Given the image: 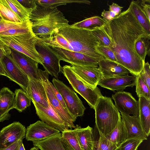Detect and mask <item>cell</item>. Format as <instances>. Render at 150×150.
Returning a JSON list of instances; mask_svg holds the SVG:
<instances>
[{
    "mask_svg": "<svg viewBox=\"0 0 150 150\" xmlns=\"http://www.w3.org/2000/svg\"><path fill=\"white\" fill-rule=\"evenodd\" d=\"M61 71L74 90L84 99L91 108L94 109L98 100L103 96L100 89L97 87L93 90L86 86L72 70L71 66H64Z\"/></svg>",
    "mask_w": 150,
    "mask_h": 150,
    "instance_id": "6",
    "label": "cell"
},
{
    "mask_svg": "<svg viewBox=\"0 0 150 150\" xmlns=\"http://www.w3.org/2000/svg\"><path fill=\"white\" fill-rule=\"evenodd\" d=\"M3 52L0 49V60L1 61L5 56Z\"/></svg>",
    "mask_w": 150,
    "mask_h": 150,
    "instance_id": "53",
    "label": "cell"
},
{
    "mask_svg": "<svg viewBox=\"0 0 150 150\" xmlns=\"http://www.w3.org/2000/svg\"><path fill=\"white\" fill-rule=\"evenodd\" d=\"M73 130L82 150H94V141L92 127L88 126L82 128L76 125Z\"/></svg>",
    "mask_w": 150,
    "mask_h": 150,
    "instance_id": "23",
    "label": "cell"
},
{
    "mask_svg": "<svg viewBox=\"0 0 150 150\" xmlns=\"http://www.w3.org/2000/svg\"><path fill=\"white\" fill-rule=\"evenodd\" d=\"M135 86L136 92L138 97H143L150 100V90L139 75L137 76Z\"/></svg>",
    "mask_w": 150,
    "mask_h": 150,
    "instance_id": "37",
    "label": "cell"
},
{
    "mask_svg": "<svg viewBox=\"0 0 150 150\" xmlns=\"http://www.w3.org/2000/svg\"><path fill=\"white\" fill-rule=\"evenodd\" d=\"M138 117L142 130L148 137L150 133V100L143 97L139 98Z\"/></svg>",
    "mask_w": 150,
    "mask_h": 150,
    "instance_id": "24",
    "label": "cell"
},
{
    "mask_svg": "<svg viewBox=\"0 0 150 150\" xmlns=\"http://www.w3.org/2000/svg\"><path fill=\"white\" fill-rule=\"evenodd\" d=\"M0 16L2 19L6 21L15 23L23 22L12 11L5 0H0Z\"/></svg>",
    "mask_w": 150,
    "mask_h": 150,
    "instance_id": "31",
    "label": "cell"
},
{
    "mask_svg": "<svg viewBox=\"0 0 150 150\" xmlns=\"http://www.w3.org/2000/svg\"><path fill=\"white\" fill-rule=\"evenodd\" d=\"M150 90V66L148 62L145 63L139 75Z\"/></svg>",
    "mask_w": 150,
    "mask_h": 150,
    "instance_id": "42",
    "label": "cell"
},
{
    "mask_svg": "<svg viewBox=\"0 0 150 150\" xmlns=\"http://www.w3.org/2000/svg\"><path fill=\"white\" fill-rule=\"evenodd\" d=\"M15 95L7 87H4L0 90V114L5 115L14 108Z\"/></svg>",
    "mask_w": 150,
    "mask_h": 150,
    "instance_id": "25",
    "label": "cell"
},
{
    "mask_svg": "<svg viewBox=\"0 0 150 150\" xmlns=\"http://www.w3.org/2000/svg\"><path fill=\"white\" fill-rule=\"evenodd\" d=\"M112 97L115 102V106L121 113L126 115L138 116L139 102L128 92L122 91L116 92Z\"/></svg>",
    "mask_w": 150,
    "mask_h": 150,
    "instance_id": "12",
    "label": "cell"
},
{
    "mask_svg": "<svg viewBox=\"0 0 150 150\" xmlns=\"http://www.w3.org/2000/svg\"><path fill=\"white\" fill-rule=\"evenodd\" d=\"M26 129L18 122H15L3 127L0 131V150L16 141L25 137Z\"/></svg>",
    "mask_w": 150,
    "mask_h": 150,
    "instance_id": "13",
    "label": "cell"
},
{
    "mask_svg": "<svg viewBox=\"0 0 150 150\" xmlns=\"http://www.w3.org/2000/svg\"><path fill=\"white\" fill-rule=\"evenodd\" d=\"M14 93L15 96L14 108L21 112L30 105L31 100L22 89H16Z\"/></svg>",
    "mask_w": 150,
    "mask_h": 150,
    "instance_id": "28",
    "label": "cell"
},
{
    "mask_svg": "<svg viewBox=\"0 0 150 150\" xmlns=\"http://www.w3.org/2000/svg\"><path fill=\"white\" fill-rule=\"evenodd\" d=\"M142 9L148 20L150 21V1L149 0H139Z\"/></svg>",
    "mask_w": 150,
    "mask_h": 150,
    "instance_id": "43",
    "label": "cell"
},
{
    "mask_svg": "<svg viewBox=\"0 0 150 150\" xmlns=\"http://www.w3.org/2000/svg\"><path fill=\"white\" fill-rule=\"evenodd\" d=\"M11 117V114L9 113L5 115H2L0 114V122L8 120Z\"/></svg>",
    "mask_w": 150,
    "mask_h": 150,
    "instance_id": "51",
    "label": "cell"
},
{
    "mask_svg": "<svg viewBox=\"0 0 150 150\" xmlns=\"http://www.w3.org/2000/svg\"><path fill=\"white\" fill-rule=\"evenodd\" d=\"M101 16L103 19L108 23L116 16L115 13L110 11H106L104 10L101 13Z\"/></svg>",
    "mask_w": 150,
    "mask_h": 150,
    "instance_id": "45",
    "label": "cell"
},
{
    "mask_svg": "<svg viewBox=\"0 0 150 150\" xmlns=\"http://www.w3.org/2000/svg\"><path fill=\"white\" fill-rule=\"evenodd\" d=\"M37 5L45 8H57L68 4L75 3L90 4L91 2L87 0H35Z\"/></svg>",
    "mask_w": 150,
    "mask_h": 150,
    "instance_id": "30",
    "label": "cell"
},
{
    "mask_svg": "<svg viewBox=\"0 0 150 150\" xmlns=\"http://www.w3.org/2000/svg\"><path fill=\"white\" fill-rule=\"evenodd\" d=\"M99 135L98 141H94V150H120L119 148L105 137L101 134Z\"/></svg>",
    "mask_w": 150,
    "mask_h": 150,
    "instance_id": "36",
    "label": "cell"
},
{
    "mask_svg": "<svg viewBox=\"0 0 150 150\" xmlns=\"http://www.w3.org/2000/svg\"><path fill=\"white\" fill-rule=\"evenodd\" d=\"M49 83L57 98L59 102L64 108L66 110H67L66 106L61 95L57 91V89L54 86V85L49 81Z\"/></svg>",
    "mask_w": 150,
    "mask_h": 150,
    "instance_id": "46",
    "label": "cell"
},
{
    "mask_svg": "<svg viewBox=\"0 0 150 150\" xmlns=\"http://www.w3.org/2000/svg\"><path fill=\"white\" fill-rule=\"evenodd\" d=\"M106 23H107L101 17L95 16L86 18L71 25L76 27L92 28L96 27H102Z\"/></svg>",
    "mask_w": 150,
    "mask_h": 150,
    "instance_id": "33",
    "label": "cell"
},
{
    "mask_svg": "<svg viewBox=\"0 0 150 150\" xmlns=\"http://www.w3.org/2000/svg\"><path fill=\"white\" fill-rule=\"evenodd\" d=\"M2 19V18L1 17V16H0V21H1V20Z\"/></svg>",
    "mask_w": 150,
    "mask_h": 150,
    "instance_id": "55",
    "label": "cell"
},
{
    "mask_svg": "<svg viewBox=\"0 0 150 150\" xmlns=\"http://www.w3.org/2000/svg\"><path fill=\"white\" fill-rule=\"evenodd\" d=\"M123 8V7L120 6L117 4L112 3L111 5L109 6V11L114 12L117 16L121 13Z\"/></svg>",
    "mask_w": 150,
    "mask_h": 150,
    "instance_id": "47",
    "label": "cell"
},
{
    "mask_svg": "<svg viewBox=\"0 0 150 150\" xmlns=\"http://www.w3.org/2000/svg\"><path fill=\"white\" fill-rule=\"evenodd\" d=\"M21 5L29 9H35L38 5L36 3L35 0H17Z\"/></svg>",
    "mask_w": 150,
    "mask_h": 150,
    "instance_id": "44",
    "label": "cell"
},
{
    "mask_svg": "<svg viewBox=\"0 0 150 150\" xmlns=\"http://www.w3.org/2000/svg\"><path fill=\"white\" fill-rule=\"evenodd\" d=\"M10 49L12 59L29 78L40 80L39 63L26 55Z\"/></svg>",
    "mask_w": 150,
    "mask_h": 150,
    "instance_id": "14",
    "label": "cell"
},
{
    "mask_svg": "<svg viewBox=\"0 0 150 150\" xmlns=\"http://www.w3.org/2000/svg\"><path fill=\"white\" fill-rule=\"evenodd\" d=\"M9 6L22 22L28 19L33 10L24 7L17 0H5Z\"/></svg>",
    "mask_w": 150,
    "mask_h": 150,
    "instance_id": "29",
    "label": "cell"
},
{
    "mask_svg": "<svg viewBox=\"0 0 150 150\" xmlns=\"http://www.w3.org/2000/svg\"><path fill=\"white\" fill-rule=\"evenodd\" d=\"M32 102L35 106L36 114L42 121L62 132L69 129L50 104L48 107L45 108L36 102Z\"/></svg>",
    "mask_w": 150,
    "mask_h": 150,
    "instance_id": "16",
    "label": "cell"
},
{
    "mask_svg": "<svg viewBox=\"0 0 150 150\" xmlns=\"http://www.w3.org/2000/svg\"><path fill=\"white\" fill-rule=\"evenodd\" d=\"M0 49L4 52L5 55L10 54L11 50L10 48L7 46L0 39Z\"/></svg>",
    "mask_w": 150,
    "mask_h": 150,
    "instance_id": "48",
    "label": "cell"
},
{
    "mask_svg": "<svg viewBox=\"0 0 150 150\" xmlns=\"http://www.w3.org/2000/svg\"><path fill=\"white\" fill-rule=\"evenodd\" d=\"M0 75L4 76L8 78L6 71L2 64L1 61L0 60Z\"/></svg>",
    "mask_w": 150,
    "mask_h": 150,
    "instance_id": "50",
    "label": "cell"
},
{
    "mask_svg": "<svg viewBox=\"0 0 150 150\" xmlns=\"http://www.w3.org/2000/svg\"><path fill=\"white\" fill-rule=\"evenodd\" d=\"M28 20L23 23H18L6 21L2 19L0 21V33L11 29L21 27L25 25Z\"/></svg>",
    "mask_w": 150,
    "mask_h": 150,
    "instance_id": "41",
    "label": "cell"
},
{
    "mask_svg": "<svg viewBox=\"0 0 150 150\" xmlns=\"http://www.w3.org/2000/svg\"><path fill=\"white\" fill-rule=\"evenodd\" d=\"M61 60L69 63L92 65L98 66L100 59L90 57L82 53L58 47H51Z\"/></svg>",
    "mask_w": 150,
    "mask_h": 150,
    "instance_id": "18",
    "label": "cell"
},
{
    "mask_svg": "<svg viewBox=\"0 0 150 150\" xmlns=\"http://www.w3.org/2000/svg\"><path fill=\"white\" fill-rule=\"evenodd\" d=\"M41 39L51 47H59L100 59L102 56L96 49L100 41L92 33L91 28L76 27L69 24L50 38Z\"/></svg>",
    "mask_w": 150,
    "mask_h": 150,
    "instance_id": "2",
    "label": "cell"
},
{
    "mask_svg": "<svg viewBox=\"0 0 150 150\" xmlns=\"http://www.w3.org/2000/svg\"><path fill=\"white\" fill-rule=\"evenodd\" d=\"M1 62L9 79L19 85L28 95L29 80L28 76L17 64L10 54L5 55Z\"/></svg>",
    "mask_w": 150,
    "mask_h": 150,
    "instance_id": "10",
    "label": "cell"
},
{
    "mask_svg": "<svg viewBox=\"0 0 150 150\" xmlns=\"http://www.w3.org/2000/svg\"><path fill=\"white\" fill-rule=\"evenodd\" d=\"M136 76L129 75L118 76L115 77L103 78L99 82L98 85L110 90L123 91L127 87H133L136 84Z\"/></svg>",
    "mask_w": 150,
    "mask_h": 150,
    "instance_id": "17",
    "label": "cell"
},
{
    "mask_svg": "<svg viewBox=\"0 0 150 150\" xmlns=\"http://www.w3.org/2000/svg\"><path fill=\"white\" fill-rule=\"evenodd\" d=\"M30 150H39V149L36 148L34 147L33 148H31Z\"/></svg>",
    "mask_w": 150,
    "mask_h": 150,
    "instance_id": "54",
    "label": "cell"
},
{
    "mask_svg": "<svg viewBox=\"0 0 150 150\" xmlns=\"http://www.w3.org/2000/svg\"><path fill=\"white\" fill-rule=\"evenodd\" d=\"M29 20L34 33L43 39L50 38L69 25V21L57 8H45L38 5L33 10Z\"/></svg>",
    "mask_w": 150,
    "mask_h": 150,
    "instance_id": "3",
    "label": "cell"
},
{
    "mask_svg": "<svg viewBox=\"0 0 150 150\" xmlns=\"http://www.w3.org/2000/svg\"><path fill=\"white\" fill-rule=\"evenodd\" d=\"M109 38V47L114 53L117 63L137 76L145 63L137 54L136 42L148 34L139 23L129 6L102 27Z\"/></svg>",
    "mask_w": 150,
    "mask_h": 150,
    "instance_id": "1",
    "label": "cell"
},
{
    "mask_svg": "<svg viewBox=\"0 0 150 150\" xmlns=\"http://www.w3.org/2000/svg\"><path fill=\"white\" fill-rule=\"evenodd\" d=\"M29 80L28 96L32 101L38 103L44 108L48 107L49 103L46 91L41 80H34L29 79Z\"/></svg>",
    "mask_w": 150,
    "mask_h": 150,
    "instance_id": "21",
    "label": "cell"
},
{
    "mask_svg": "<svg viewBox=\"0 0 150 150\" xmlns=\"http://www.w3.org/2000/svg\"><path fill=\"white\" fill-rule=\"evenodd\" d=\"M16 150H25L23 143V142L19 144Z\"/></svg>",
    "mask_w": 150,
    "mask_h": 150,
    "instance_id": "52",
    "label": "cell"
},
{
    "mask_svg": "<svg viewBox=\"0 0 150 150\" xmlns=\"http://www.w3.org/2000/svg\"><path fill=\"white\" fill-rule=\"evenodd\" d=\"M60 131L42 121L38 120L28 126L25 137L27 141H39L56 135Z\"/></svg>",
    "mask_w": 150,
    "mask_h": 150,
    "instance_id": "15",
    "label": "cell"
},
{
    "mask_svg": "<svg viewBox=\"0 0 150 150\" xmlns=\"http://www.w3.org/2000/svg\"><path fill=\"white\" fill-rule=\"evenodd\" d=\"M39 39L33 31L13 36H0V39L10 48L26 55L42 65V58L36 48Z\"/></svg>",
    "mask_w": 150,
    "mask_h": 150,
    "instance_id": "5",
    "label": "cell"
},
{
    "mask_svg": "<svg viewBox=\"0 0 150 150\" xmlns=\"http://www.w3.org/2000/svg\"><path fill=\"white\" fill-rule=\"evenodd\" d=\"M121 117L127 133V140L139 139L143 140L147 139L144 133L138 116H130L121 113Z\"/></svg>",
    "mask_w": 150,
    "mask_h": 150,
    "instance_id": "19",
    "label": "cell"
},
{
    "mask_svg": "<svg viewBox=\"0 0 150 150\" xmlns=\"http://www.w3.org/2000/svg\"><path fill=\"white\" fill-rule=\"evenodd\" d=\"M33 143L34 147L40 150H69L64 142L60 132Z\"/></svg>",
    "mask_w": 150,
    "mask_h": 150,
    "instance_id": "22",
    "label": "cell"
},
{
    "mask_svg": "<svg viewBox=\"0 0 150 150\" xmlns=\"http://www.w3.org/2000/svg\"><path fill=\"white\" fill-rule=\"evenodd\" d=\"M129 6L139 23L148 34L150 35V21L143 12L139 0L132 1Z\"/></svg>",
    "mask_w": 150,
    "mask_h": 150,
    "instance_id": "27",
    "label": "cell"
},
{
    "mask_svg": "<svg viewBox=\"0 0 150 150\" xmlns=\"http://www.w3.org/2000/svg\"><path fill=\"white\" fill-rule=\"evenodd\" d=\"M96 49L98 52L105 58L117 63L115 56L109 47L99 45Z\"/></svg>",
    "mask_w": 150,
    "mask_h": 150,
    "instance_id": "39",
    "label": "cell"
},
{
    "mask_svg": "<svg viewBox=\"0 0 150 150\" xmlns=\"http://www.w3.org/2000/svg\"><path fill=\"white\" fill-rule=\"evenodd\" d=\"M72 70L86 86L93 90L103 78L98 66L69 63Z\"/></svg>",
    "mask_w": 150,
    "mask_h": 150,
    "instance_id": "11",
    "label": "cell"
},
{
    "mask_svg": "<svg viewBox=\"0 0 150 150\" xmlns=\"http://www.w3.org/2000/svg\"><path fill=\"white\" fill-rule=\"evenodd\" d=\"M33 31L32 23L29 19L23 26L0 33V36H11L23 34Z\"/></svg>",
    "mask_w": 150,
    "mask_h": 150,
    "instance_id": "35",
    "label": "cell"
},
{
    "mask_svg": "<svg viewBox=\"0 0 150 150\" xmlns=\"http://www.w3.org/2000/svg\"><path fill=\"white\" fill-rule=\"evenodd\" d=\"M40 76L45 89L49 103L55 113L64 122L66 125L71 129L76 126L74 123L75 119L65 109L56 98L49 83V74L40 69Z\"/></svg>",
    "mask_w": 150,
    "mask_h": 150,
    "instance_id": "8",
    "label": "cell"
},
{
    "mask_svg": "<svg viewBox=\"0 0 150 150\" xmlns=\"http://www.w3.org/2000/svg\"><path fill=\"white\" fill-rule=\"evenodd\" d=\"M105 137L119 148L127 140V132L121 117L115 127Z\"/></svg>",
    "mask_w": 150,
    "mask_h": 150,
    "instance_id": "26",
    "label": "cell"
},
{
    "mask_svg": "<svg viewBox=\"0 0 150 150\" xmlns=\"http://www.w3.org/2000/svg\"><path fill=\"white\" fill-rule=\"evenodd\" d=\"M98 66L103 78L125 76L130 73L129 71L120 64L102 56L99 60Z\"/></svg>",
    "mask_w": 150,
    "mask_h": 150,
    "instance_id": "20",
    "label": "cell"
},
{
    "mask_svg": "<svg viewBox=\"0 0 150 150\" xmlns=\"http://www.w3.org/2000/svg\"><path fill=\"white\" fill-rule=\"evenodd\" d=\"M150 35H147L140 39L136 42V51L141 57L145 61L147 55L149 56L150 52Z\"/></svg>",
    "mask_w": 150,
    "mask_h": 150,
    "instance_id": "34",
    "label": "cell"
},
{
    "mask_svg": "<svg viewBox=\"0 0 150 150\" xmlns=\"http://www.w3.org/2000/svg\"><path fill=\"white\" fill-rule=\"evenodd\" d=\"M91 28L92 33L99 39V45L109 47L110 40L102 27H96Z\"/></svg>",
    "mask_w": 150,
    "mask_h": 150,
    "instance_id": "38",
    "label": "cell"
},
{
    "mask_svg": "<svg viewBox=\"0 0 150 150\" xmlns=\"http://www.w3.org/2000/svg\"><path fill=\"white\" fill-rule=\"evenodd\" d=\"M94 110L96 127L99 134L105 137L117 125L121 117L120 113L111 98L103 96L98 100Z\"/></svg>",
    "mask_w": 150,
    "mask_h": 150,
    "instance_id": "4",
    "label": "cell"
},
{
    "mask_svg": "<svg viewBox=\"0 0 150 150\" xmlns=\"http://www.w3.org/2000/svg\"><path fill=\"white\" fill-rule=\"evenodd\" d=\"M36 50L43 60L42 65L49 74L57 78L62 67L60 65L61 59L51 47L39 38L36 45Z\"/></svg>",
    "mask_w": 150,
    "mask_h": 150,
    "instance_id": "9",
    "label": "cell"
},
{
    "mask_svg": "<svg viewBox=\"0 0 150 150\" xmlns=\"http://www.w3.org/2000/svg\"><path fill=\"white\" fill-rule=\"evenodd\" d=\"M61 135L69 150H82L73 130L69 129L62 132Z\"/></svg>",
    "mask_w": 150,
    "mask_h": 150,
    "instance_id": "32",
    "label": "cell"
},
{
    "mask_svg": "<svg viewBox=\"0 0 150 150\" xmlns=\"http://www.w3.org/2000/svg\"><path fill=\"white\" fill-rule=\"evenodd\" d=\"M143 141L139 139L127 140L121 144L119 149L120 150H137Z\"/></svg>",
    "mask_w": 150,
    "mask_h": 150,
    "instance_id": "40",
    "label": "cell"
},
{
    "mask_svg": "<svg viewBox=\"0 0 150 150\" xmlns=\"http://www.w3.org/2000/svg\"><path fill=\"white\" fill-rule=\"evenodd\" d=\"M53 85L61 95L67 110L76 119L82 116L86 109L77 94L62 81L53 78Z\"/></svg>",
    "mask_w": 150,
    "mask_h": 150,
    "instance_id": "7",
    "label": "cell"
},
{
    "mask_svg": "<svg viewBox=\"0 0 150 150\" xmlns=\"http://www.w3.org/2000/svg\"><path fill=\"white\" fill-rule=\"evenodd\" d=\"M23 140L20 139L16 141L2 150H16L19 144L22 142Z\"/></svg>",
    "mask_w": 150,
    "mask_h": 150,
    "instance_id": "49",
    "label": "cell"
}]
</instances>
